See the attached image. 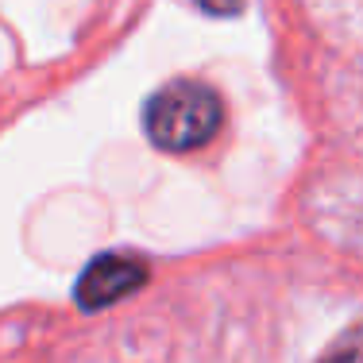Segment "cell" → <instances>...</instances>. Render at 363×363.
Listing matches in <instances>:
<instances>
[{"instance_id":"3","label":"cell","mask_w":363,"mask_h":363,"mask_svg":"<svg viewBox=\"0 0 363 363\" xmlns=\"http://www.w3.org/2000/svg\"><path fill=\"white\" fill-rule=\"evenodd\" d=\"M317 363H363V325H352L344 336H336Z\"/></svg>"},{"instance_id":"2","label":"cell","mask_w":363,"mask_h":363,"mask_svg":"<svg viewBox=\"0 0 363 363\" xmlns=\"http://www.w3.org/2000/svg\"><path fill=\"white\" fill-rule=\"evenodd\" d=\"M147 279H151V274H147V267L140 263V259H128V255H97V259H93V263L82 271L74 298H77V306H82V309H105V306H112V301L135 294Z\"/></svg>"},{"instance_id":"1","label":"cell","mask_w":363,"mask_h":363,"mask_svg":"<svg viewBox=\"0 0 363 363\" xmlns=\"http://www.w3.org/2000/svg\"><path fill=\"white\" fill-rule=\"evenodd\" d=\"M220 97L201 82H170L147 101L143 108V128L147 140L159 151L182 155L197 151L217 135L220 128Z\"/></svg>"},{"instance_id":"4","label":"cell","mask_w":363,"mask_h":363,"mask_svg":"<svg viewBox=\"0 0 363 363\" xmlns=\"http://www.w3.org/2000/svg\"><path fill=\"white\" fill-rule=\"evenodd\" d=\"M197 4L213 16H236L240 8H244V0H197Z\"/></svg>"}]
</instances>
